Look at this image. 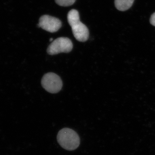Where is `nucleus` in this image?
<instances>
[{"mask_svg": "<svg viewBox=\"0 0 155 155\" xmlns=\"http://www.w3.org/2000/svg\"><path fill=\"white\" fill-rule=\"evenodd\" d=\"M67 19L75 39L81 42L87 41L89 35L88 29L86 25L80 21L78 11L75 9L69 11L67 15Z\"/></svg>", "mask_w": 155, "mask_h": 155, "instance_id": "1", "label": "nucleus"}, {"mask_svg": "<svg viewBox=\"0 0 155 155\" xmlns=\"http://www.w3.org/2000/svg\"><path fill=\"white\" fill-rule=\"evenodd\" d=\"M58 143L63 148L67 150H73L80 144V138L74 130L69 128H64L58 132L57 136Z\"/></svg>", "mask_w": 155, "mask_h": 155, "instance_id": "2", "label": "nucleus"}, {"mask_svg": "<svg viewBox=\"0 0 155 155\" xmlns=\"http://www.w3.org/2000/svg\"><path fill=\"white\" fill-rule=\"evenodd\" d=\"M73 48L71 40L68 38L60 37L52 42L48 47L47 52L50 55L57 54L61 53H69Z\"/></svg>", "mask_w": 155, "mask_h": 155, "instance_id": "3", "label": "nucleus"}, {"mask_svg": "<svg viewBox=\"0 0 155 155\" xmlns=\"http://www.w3.org/2000/svg\"><path fill=\"white\" fill-rule=\"evenodd\" d=\"M42 86L51 93H57L61 90L63 86L61 78L52 72L47 73L41 80Z\"/></svg>", "mask_w": 155, "mask_h": 155, "instance_id": "4", "label": "nucleus"}, {"mask_svg": "<svg viewBox=\"0 0 155 155\" xmlns=\"http://www.w3.org/2000/svg\"><path fill=\"white\" fill-rule=\"evenodd\" d=\"M38 26L48 32L53 33L58 31L61 28L62 22L58 18L45 15L40 18Z\"/></svg>", "mask_w": 155, "mask_h": 155, "instance_id": "5", "label": "nucleus"}, {"mask_svg": "<svg viewBox=\"0 0 155 155\" xmlns=\"http://www.w3.org/2000/svg\"><path fill=\"white\" fill-rule=\"evenodd\" d=\"M134 2V0H115V5L119 11H124L130 8Z\"/></svg>", "mask_w": 155, "mask_h": 155, "instance_id": "6", "label": "nucleus"}, {"mask_svg": "<svg viewBox=\"0 0 155 155\" xmlns=\"http://www.w3.org/2000/svg\"><path fill=\"white\" fill-rule=\"evenodd\" d=\"M58 5L63 7H68L73 5L76 0H55Z\"/></svg>", "mask_w": 155, "mask_h": 155, "instance_id": "7", "label": "nucleus"}, {"mask_svg": "<svg viewBox=\"0 0 155 155\" xmlns=\"http://www.w3.org/2000/svg\"><path fill=\"white\" fill-rule=\"evenodd\" d=\"M150 22L151 24L155 26V13H154L151 16Z\"/></svg>", "mask_w": 155, "mask_h": 155, "instance_id": "8", "label": "nucleus"}, {"mask_svg": "<svg viewBox=\"0 0 155 155\" xmlns=\"http://www.w3.org/2000/svg\"><path fill=\"white\" fill-rule=\"evenodd\" d=\"M53 40V38L50 39V41H52Z\"/></svg>", "mask_w": 155, "mask_h": 155, "instance_id": "9", "label": "nucleus"}]
</instances>
